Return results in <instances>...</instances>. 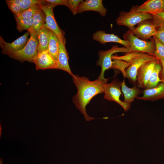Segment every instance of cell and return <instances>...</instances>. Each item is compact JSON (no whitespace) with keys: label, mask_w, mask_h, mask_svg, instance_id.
Returning a JSON list of instances; mask_svg holds the SVG:
<instances>
[{"label":"cell","mask_w":164,"mask_h":164,"mask_svg":"<svg viewBox=\"0 0 164 164\" xmlns=\"http://www.w3.org/2000/svg\"><path fill=\"white\" fill-rule=\"evenodd\" d=\"M72 77L73 82L77 89V94L73 98V103L84 115L86 121H88L94 119V118L87 115L86 107L94 97L104 93L103 85L108 81L97 78L91 81L85 77H80L76 74Z\"/></svg>","instance_id":"obj_1"},{"label":"cell","mask_w":164,"mask_h":164,"mask_svg":"<svg viewBox=\"0 0 164 164\" xmlns=\"http://www.w3.org/2000/svg\"><path fill=\"white\" fill-rule=\"evenodd\" d=\"M29 31L30 37L25 46L21 50L9 54L10 57L23 62L27 61L34 63L38 53L39 41L37 34L31 29Z\"/></svg>","instance_id":"obj_2"},{"label":"cell","mask_w":164,"mask_h":164,"mask_svg":"<svg viewBox=\"0 0 164 164\" xmlns=\"http://www.w3.org/2000/svg\"><path fill=\"white\" fill-rule=\"evenodd\" d=\"M123 37L124 40L130 44V52L143 53L154 56L155 45L153 37L149 41L142 39L134 35L129 29L124 35Z\"/></svg>","instance_id":"obj_3"},{"label":"cell","mask_w":164,"mask_h":164,"mask_svg":"<svg viewBox=\"0 0 164 164\" xmlns=\"http://www.w3.org/2000/svg\"><path fill=\"white\" fill-rule=\"evenodd\" d=\"M120 52L128 53L130 51L128 48L124 46L119 47L117 45H115L108 50H101L98 52V59L96 65L100 66L101 70L98 79L108 81V79L104 77V72L111 67L112 63L111 57L113 55L114 53Z\"/></svg>","instance_id":"obj_4"},{"label":"cell","mask_w":164,"mask_h":164,"mask_svg":"<svg viewBox=\"0 0 164 164\" xmlns=\"http://www.w3.org/2000/svg\"><path fill=\"white\" fill-rule=\"evenodd\" d=\"M152 15L147 13L123 11L120 12L116 22L118 25L127 26L132 30L136 25L145 20L152 19Z\"/></svg>","instance_id":"obj_5"},{"label":"cell","mask_w":164,"mask_h":164,"mask_svg":"<svg viewBox=\"0 0 164 164\" xmlns=\"http://www.w3.org/2000/svg\"><path fill=\"white\" fill-rule=\"evenodd\" d=\"M121 83L117 79H114L109 83H105L103 85L104 94V98L109 101H114L119 104L125 111L128 110L131 104L122 101L120 98L121 95H123L121 89Z\"/></svg>","instance_id":"obj_6"},{"label":"cell","mask_w":164,"mask_h":164,"mask_svg":"<svg viewBox=\"0 0 164 164\" xmlns=\"http://www.w3.org/2000/svg\"><path fill=\"white\" fill-rule=\"evenodd\" d=\"M40 7L43 11L46 16L44 26L54 33L58 37L60 41L65 45V33L59 27L56 22L53 12L54 7L51 3L46 2L45 4H40Z\"/></svg>","instance_id":"obj_7"},{"label":"cell","mask_w":164,"mask_h":164,"mask_svg":"<svg viewBox=\"0 0 164 164\" xmlns=\"http://www.w3.org/2000/svg\"><path fill=\"white\" fill-rule=\"evenodd\" d=\"M155 60H157L153 56L139 53L132 59L130 66L125 70L126 78L134 85H137L136 76L138 69L145 63Z\"/></svg>","instance_id":"obj_8"},{"label":"cell","mask_w":164,"mask_h":164,"mask_svg":"<svg viewBox=\"0 0 164 164\" xmlns=\"http://www.w3.org/2000/svg\"><path fill=\"white\" fill-rule=\"evenodd\" d=\"M30 34L27 31L24 34L11 43L5 42L2 37L0 36V46L2 49V53L8 55L10 53L20 50L26 45L29 38Z\"/></svg>","instance_id":"obj_9"},{"label":"cell","mask_w":164,"mask_h":164,"mask_svg":"<svg viewBox=\"0 0 164 164\" xmlns=\"http://www.w3.org/2000/svg\"><path fill=\"white\" fill-rule=\"evenodd\" d=\"M130 11L156 15L164 12V0H148L140 6H133Z\"/></svg>","instance_id":"obj_10"},{"label":"cell","mask_w":164,"mask_h":164,"mask_svg":"<svg viewBox=\"0 0 164 164\" xmlns=\"http://www.w3.org/2000/svg\"><path fill=\"white\" fill-rule=\"evenodd\" d=\"M131 31L137 37L144 40L151 39L152 37L155 36L157 30L152 21L151 19H149L143 21L138 24L137 27Z\"/></svg>","instance_id":"obj_11"},{"label":"cell","mask_w":164,"mask_h":164,"mask_svg":"<svg viewBox=\"0 0 164 164\" xmlns=\"http://www.w3.org/2000/svg\"><path fill=\"white\" fill-rule=\"evenodd\" d=\"M36 70L47 69H58L56 61L49 53L48 50L38 52L34 62Z\"/></svg>","instance_id":"obj_12"},{"label":"cell","mask_w":164,"mask_h":164,"mask_svg":"<svg viewBox=\"0 0 164 164\" xmlns=\"http://www.w3.org/2000/svg\"><path fill=\"white\" fill-rule=\"evenodd\" d=\"M157 61V60H155L148 61L138 69L137 73L136 80L137 85L139 87L144 90L146 89L148 81Z\"/></svg>","instance_id":"obj_13"},{"label":"cell","mask_w":164,"mask_h":164,"mask_svg":"<svg viewBox=\"0 0 164 164\" xmlns=\"http://www.w3.org/2000/svg\"><path fill=\"white\" fill-rule=\"evenodd\" d=\"M89 11L97 12L101 16L104 17L106 15L107 10L104 6L102 0H86L80 3L77 14Z\"/></svg>","instance_id":"obj_14"},{"label":"cell","mask_w":164,"mask_h":164,"mask_svg":"<svg viewBox=\"0 0 164 164\" xmlns=\"http://www.w3.org/2000/svg\"><path fill=\"white\" fill-rule=\"evenodd\" d=\"M92 38L94 40L103 44L113 42L121 44L128 48H130V44L128 41L121 39L117 35L107 33L103 30L97 31L93 34Z\"/></svg>","instance_id":"obj_15"},{"label":"cell","mask_w":164,"mask_h":164,"mask_svg":"<svg viewBox=\"0 0 164 164\" xmlns=\"http://www.w3.org/2000/svg\"><path fill=\"white\" fill-rule=\"evenodd\" d=\"M139 100L154 101L164 99V83L160 82L155 87L144 90L143 95L136 98Z\"/></svg>","instance_id":"obj_16"},{"label":"cell","mask_w":164,"mask_h":164,"mask_svg":"<svg viewBox=\"0 0 164 164\" xmlns=\"http://www.w3.org/2000/svg\"><path fill=\"white\" fill-rule=\"evenodd\" d=\"M121 89L124 94L123 102L131 104L135 98L143 93L137 85H134L131 88L128 87L125 84V78L121 83Z\"/></svg>","instance_id":"obj_17"},{"label":"cell","mask_w":164,"mask_h":164,"mask_svg":"<svg viewBox=\"0 0 164 164\" xmlns=\"http://www.w3.org/2000/svg\"><path fill=\"white\" fill-rule=\"evenodd\" d=\"M69 59L68 54L65 48V45L60 42L57 59L58 69L66 71L73 77L74 74L70 68L68 63Z\"/></svg>","instance_id":"obj_18"},{"label":"cell","mask_w":164,"mask_h":164,"mask_svg":"<svg viewBox=\"0 0 164 164\" xmlns=\"http://www.w3.org/2000/svg\"><path fill=\"white\" fill-rule=\"evenodd\" d=\"M49 41L48 50L53 58L57 61L60 40L56 35L49 29Z\"/></svg>","instance_id":"obj_19"},{"label":"cell","mask_w":164,"mask_h":164,"mask_svg":"<svg viewBox=\"0 0 164 164\" xmlns=\"http://www.w3.org/2000/svg\"><path fill=\"white\" fill-rule=\"evenodd\" d=\"M162 69V65L159 61L155 64L153 70L148 81L146 89H149L156 87L160 82L159 74Z\"/></svg>","instance_id":"obj_20"},{"label":"cell","mask_w":164,"mask_h":164,"mask_svg":"<svg viewBox=\"0 0 164 164\" xmlns=\"http://www.w3.org/2000/svg\"><path fill=\"white\" fill-rule=\"evenodd\" d=\"M38 37L39 41L38 52L47 50L49 41V29L44 26L43 27L38 34Z\"/></svg>","instance_id":"obj_21"},{"label":"cell","mask_w":164,"mask_h":164,"mask_svg":"<svg viewBox=\"0 0 164 164\" xmlns=\"http://www.w3.org/2000/svg\"><path fill=\"white\" fill-rule=\"evenodd\" d=\"M46 16L43 11L40 8L34 15L33 24L32 29L37 34L46 23Z\"/></svg>","instance_id":"obj_22"},{"label":"cell","mask_w":164,"mask_h":164,"mask_svg":"<svg viewBox=\"0 0 164 164\" xmlns=\"http://www.w3.org/2000/svg\"><path fill=\"white\" fill-rule=\"evenodd\" d=\"M16 22L17 29L20 32L32 29L33 24V18L30 19L15 17Z\"/></svg>","instance_id":"obj_23"},{"label":"cell","mask_w":164,"mask_h":164,"mask_svg":"<svg viewBox=\"0 0 164 164\" xmlns=\"http://www.w3.org/2000/svg\"><path fill=\"white\" fill-rule=\"evenodd\" d=\"M112 60L111 68L120 70L124 78H126L125 70L130 66L131 63L119 60L114 59Z\"/></svg>","instance_id":"obj_24"},{"label":"cell","mask_w":164,"mask_h":164,"mask_svg":"<svg viewBox=\"0 0 164 164\" xmlns=\"http://www.w3.org/2000/svg\"><path fill=\"white\" fill-rule=\"evenodd\" d=\"M46 2L43 0H21L20 6L21 12L34 5L44 4Z\"/></svg>","instance_id":"obj_25"},{"label":"cell","mask_w":164,"mask_h":164,"mask_svg":"<svg viewBox=\"0 0 164 164\" xmlns=\"http://www.w3.org/2000/svg\"><path fill=\"white\" fill-rule=\"evenodd\" d=\"M155 45L154 56L158 61L164 57V45L161 43L155 36H153Z\"/></svg>","instance_id":"obj_26"},{"label":"cell","mask_w":164,"mask_h":164,"mask_svg":"<svg viewBox=\"0 0 164 164\" xmlns=\"http://www.w3.org/2000/svg\"><path fill=\"white\" fill-rule=\"evenodd\" d=\"M21 0H6V3L7 6L14 16L19 14L21 12V8L20 6Z\"/></svg>","instance_id":"obj_27"},{"label":"cell","mask_w":164,"mask_h":164,"mask_svg":"<svg viewBox=\"0 0 164 164\" xmlns=\"http://www.w3.org/2000/svg\"><path fill=\"white\" fill-rule=\"evenodd\" d=\"M40 5H37L33 6L21 12L18 15L15 16V17L28 19L32 18L34 15L40 9Z\"/></svg>","instance_id":"obj_28"},{"label":"cell","mask_w":164,"mask_h":164,"mask_svg":"<svg viewBox=\"0 0 164 164\" xmlns=\"http://www.w3.org/2000/svg\"><path fill=\"white\" fill-rule=\"evenodd\" d=\"M152 15V21L156 29L164 28V12Z\"/></svg>","instance_id":"obj_29"},{"label":"cell","mask_w":164,"mask_h":164,"mask_svg":"<svg viewBox=\"0 0 164 164\" xmlns=\"http://www.w3.org/2000/svg\"><path fill=\"white\" fill-rule=\"evenodd\" d=\"M139 53V52H129L127 53L125 55L120 56L112 55L111 57V59L112 60L114 59L121 60L131 63L132 59Z\"/></svg>","instance_id":"obj_30"},{"label":"cell","mask_w":164,"mask_h":164,"mask_svg":"<svg viewBox=\"0 0 164 164\" xmlns=\"http://www.w3.org/2000/svg\"><path fill=\"white\" fill-rule=\"evenodd\" d=\"M83 1L82 0H68L69 5V9L73 15L77 14L78 6L80 3Z\"/></svg>","instance_id":"obj_31"},{"label":"cell","mask_w":164,"mask_h":164,"mask_svg":"<svg viewBox=\"0 0 164 164\" xmlns=\"http://www.w3.org/2000/svg\"><path fill=\"white\" fill-rule=\"evenodd\" d=\"M45 1L51 3L54 7L61 5L67 6L69 8V5L68 0H45Z\"/></svg>","instance_id":"obj_32"},{"label":"cell","mask_w":164,"mask_h":164,"mask_svg":"<svg viewBox=\"0 0 164 164\" xmlns=\"http://www.w3.org/2000/svg\"><path fill=\"white\" fill-rule=\"evenodd\" d=\"M156 29L157 31L155 36L164 45V28H159Z\"/></svg>","instance_id":"obj_33"},{"label":"cell","mask_w":164,"mask_h":164,"mask_svg":"<svg viewBox=\"0 0 164 164\" xmlns=\"http://www.w3.org/2000/svg\"><path fill=\"white\" fill-rule=\"evenodd\" d=\"M159 61L162 66V69L160 72L159 77L161 82L164 83V57L160 59Z\"/></svg>","instance_id":"obj_34"}]
</instances>
